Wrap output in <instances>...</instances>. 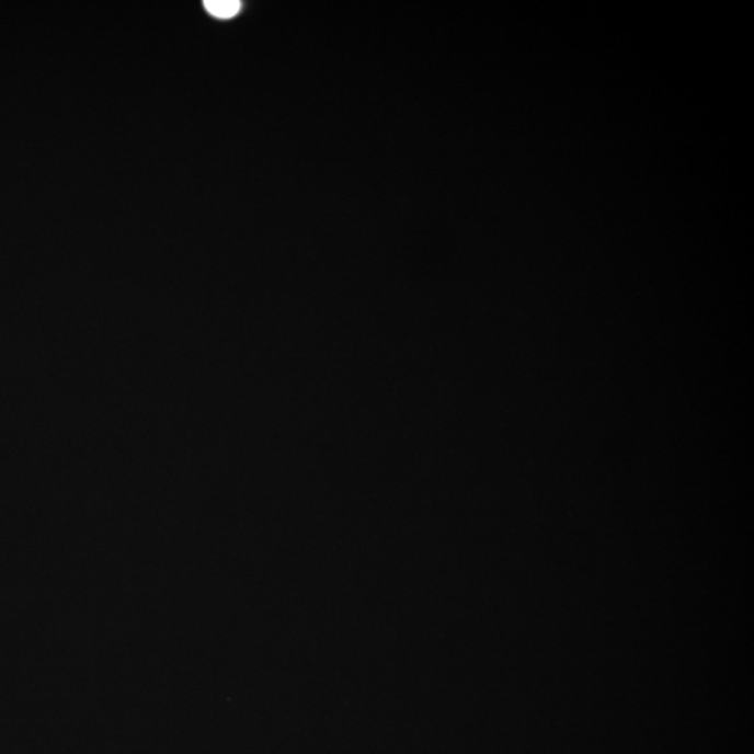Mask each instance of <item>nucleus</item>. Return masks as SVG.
<instances>
[{
  "label": "nucleus",
  "instance_id": "1",
  "mask_svg": "<svg viewBox=\"0 0 754 754\" xmlns=\"http://www.w3.org/2000/svg\"><path fill=\"white\" fill-rule=\"evenodd\" d=\"M241 7L242 4L238 0H206L205 2L207 12L218 19L237 16Z\"/></svg>",
  "mask_w": 754,
  "mask_h": 754
}]
</instances>
